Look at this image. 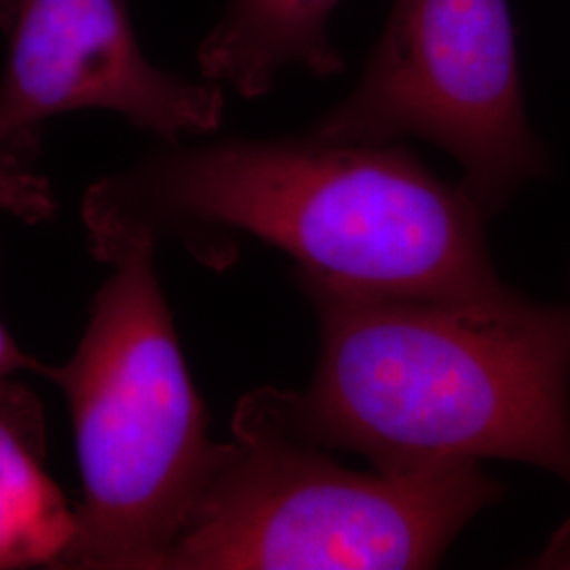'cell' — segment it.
<instances>
[{"instance_id":"obj_1","label":"cell","mask_w":570,"mask_h":570,"mask_svg":"<svg viewBox=\"0 0 570 570\" xmlns=\"http://www.w3.org/2000/svg\"><path fill=\"white\" fill-rule=\"evenodd\" d=\"M81 218L89 247L127 237L176 239L223 268L247 235L279 247L301 273L372 294L497 301L489 216L463 183L435 176L400 144L308 136L165 144L91 184Z\"/></svg>"},{"instance_id":"obj_2","label":"cell","mask_w":570,"mask_h":570,"mask_svg":"<svg viewBox=\"0 0 570 570\" xmlns=\"http://www.w3.org/2000/svg\"><path fill=\"white\" fill-rule=\"evenodd\" d=\"M320 320L305 393L284 391L292 428L374 469L501 459L570 484V303L421 301L294 271Z\"/></svg>"},{"instance_id":"obj_3","label":"cell","mask_w":570,"mask_h":570,"mask_svg":"<svg viewBox=\"0 0 570 570\" xmlns=\"http://www.w3.org/2000/svg\"><path fill=\"white\" fill-rule=\"evenodd\" d=\"M155 252L144 235L94 252L110 275L75 353L45 364L70 407L82 484L56 569L164 570L218 461Z\"/></svg>"},{"instance_id":"obj_4","label":"cell","mask_w":570,"mask_h":570,"mask_svg":"<svg viewBox=\"0 0 570 570\" xmlns=\"http://www.w3.org/2000/svg\"><path fill=\"white\" fill-rule=\"evenodd\" d=\"M501 497L480 461L343 468L292 428L282 389H256L164 570L433 569Z\"/></svg>"},{"instance_id":"obj_5","label":"cell","mask_w":570,"mask_h":570,"mask_svg":"<svg viewBox=\"0 0 570 570\" xmlns=\"http://www.w3.org/2000/svg\"><path fill=\"white\" fill-rule=\"evenodd\" d=\"M306 136L435 144L461 165V183L490 218L546 171L524 110L510 2L395 0L362 79Z\"/></svg>"},{"instance_id":"obj_6","label":"cell","mask_w":570,"mask_h":570,"mask_svg":"<svg viewBox=\"0 0 570 570\" xmlns=\"http://www.w3.org/2000/svg\"><path fill=\"white\" fill-rule=\"evenodd\" d=\"M0 75V142L41 144L42 122L108 110L165 144L214 134L225 94L144 56L127 0H18Z\"/></svg>"},{"instance_id":"obj_7","label":"cell","mask_w":570,"mask_h":570,"mask_svg":"<svg viewBox=\"0 0 570 570\" xmlns=\"http://www.w3.org/2000/svg\"><path fill=\"white\" fill-rule=\"evenodd\" d=\"M338 2L228 0L223 18L197 51L205 81L228 85L254 100L268 94L292 66L317 77L345 70L343 56L327 35V21Z\"/></svg>"},{"instance_id":"obj_8","label":"cell","mask_w":570,"mask_h":570,"mask_svg":"<svg viewBox=\"0 0 570 570\" xmlns=\"http://www.w3.org/2000/svg\"><path fill=\"white\" fill-rule=\"evenodd\" d=\"M39 400L0 381V570L56 569L77 534V510L45 471Z\"/></svg>"},{"instance_id":"obj_9","label":"cell","mask_w":570,"mask_h":570,"mask_svg":"<svg viewBox=\"0 0 570 570\" xmlns=\"http://www.w3.org/2000/svg\"><path fill=\"white\" fill-rule=\"evenodd\" d=\"M41 144L0 142V212L28 225L49 220L58 199L37 169Z\"/></svg>"},{"instance_id":"obj_10","label":"cell","mask_w":570,"mask_h":570,"mask_svg":"<svg viewBox=\"0 0 570 570\" xmlns=\"http://www.w3.org/2000/svg\"><path fill=\"white\" fill-rule=\"evenodd\" d=\"M16 372H37L42 376L45 364L26 353L0 322V381L11 379Z\"/></svg>"},{"instance_id":"obj_11","label":"cell","mask_w":570,"mask_h":570,"mask_svg":"<svg viewBox=\"0 0 570 570\" xmlns=\"http://www.w3.org/2000/svg\"><path fill=\"white\" fill-rule=\"evenodd\" d=\"M16 7H18V0H0V28H2V32H7L9 23L13 20Z\"/></svg>"}]
</instances>
